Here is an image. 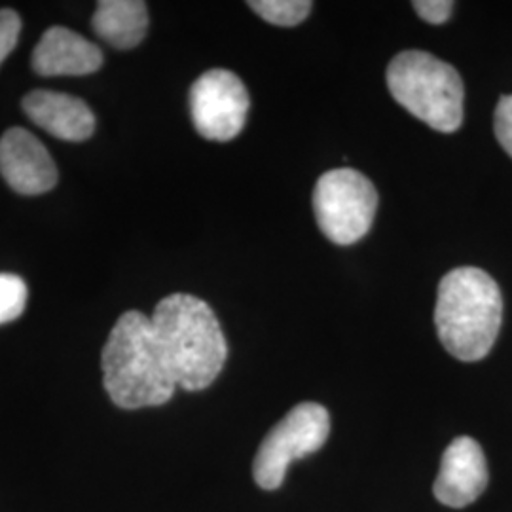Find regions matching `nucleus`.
I'll return each mask as SVG.
<instances>
[{"label":"nucleus","instance_id":"nucleus-1","mask_svg":"<svg viewBox=\"0 0 512 512\" xmlns=\"http://www.w3.org/2000/svg\"><path fill=\"white\" fill-rule=\"evenodd\" d=\"M150 321L177 387L202 391L219 378L228 344L207 302L192 294H171L156 306Z\"/></svg>","mask_w":512,"mask_h":512},{"label":"nucleus","instance_id":"nucleus-2","mask_svg":"<svg viewBox=\"0 0 512 512\" xmlns=\"http://www.w3.org/2000/svg\"><path fill=\"white\" fill-rule=\"evenodd\" d=\"M101 366L112 403L126 410L162 406L177 389L152 321L141 311H126L116 321L103 348Z\"/></svg>","mask_w":512,"mask_h":512},{"label":"nucleus","instance_id":"nucleus-3","mask_svg":"<svg viewBox=\"0 0 512 512\" xmlns=\"http://www.w3.org/2000/svg\"><path fill=\"white\" fill-rule=\"evenodd\" d=\"M503 321V296L492 275L458 268L442 277L435 308L440 342L459 361L475 363L494 348Z\"/></svg>","mask_w":512,"mask_h":512},{"label":"nucleus","instance_id":"nucleus-4","mask_svg":"<svg viewBox=\"0 0 512 512\" xmlns=\"http://www.w3.org/2000/svg\"><path fill=\"white\" fill-rule=\"evenodd\" d=\"M387 88L393 99L429 128L452 133L463 122V82L458 71L439 57L408 50L387 67Z\"/></svg>","mask_w":512,"mask_h":512},{"label":"nucleus","instance_id":"nucleus-5","mask_svg":"<svg viewBox=\"0 0 512 512\" xmlns=\"http://www.w3.org/2000/svg\"><path fill=\"white\" fill-rule=\"evenodd\" d=\"M376 209L378 192L374 184L355 169H332L315 184V219L321 232L336 245H351L365 238Z\"/></svg>","mask_w":512,"mask_h":512},{"label":"nucleus","instance_id":"nucleus-6","mask_svg":"<svg viewBox=\"0 0 512 512\" xmlns=\"http://www.w3.org/2000/svg\"><path fill=\"white\" fill-rule=\"evenodd\" d=\"M330 433V416L325 406L300 403L275 425L256 452L253 475L262 490H277L294 459L321 450Z\"/></svg>","mask_w":512,"mask_h":512},{"label":"nucleus","instance_id":"nucleus-7","mask_svg":"<svg viewBox=\"0 0 512 512\" xmlns=\"http://www.w3.org/2000/svg\"><path fill=\"white\" fill-rule=\"evenodd\" d=\"M190 112L202 137L226 143L238 137L245 126L249 93L238 74L211 69L190 88Z\"/></svg>","mask_w":512,"mask_h":512},{"label":"nucleus","instance_id":"nucleus-8","mask_svg":"<svg viewBox=\"0 0 512 512\" xmlns=\"http://www.w3.org/2000/svg\"><path fill=\"white\" fill-rule=\"evenodd\" d=\"M0 175L12 190L25 196L44 194L57 183L50 152L23 128H10L0 139Z\"/></svg>","mask_w":512,"mask_h":512},{"label":"nucleus","instance_id":"nucleus-9","mask_svg":"<svg viewBox=\"0 0 512 512\" xmlns=\"http://www.w3.org/2000/svg\"><path fill=\"white\" fill-rule=\"evenodd\" d=\"M488 486V463L480 444L471 437L454 440L440 461L433 492L442 505L463 509L482 495Z\"/></svg>","mask_w":512,"mask_h":512},{"label":"nucleus","instance_id":"nucleus-10","mask_svg":"<svg viewBox=\"0 0 512 512\" xmlns=\"http://www.w3.org/2000/svg\"><path fill=\"white\" fill-rule=\"evenodd\" d=\"M31 63L42 76H84L103 65V52L71 29L52 27L40 38Z\"/></svg>","mask_w":512,"mask_h":512},{"label":"nucleus","instance_id":"nucleus-11","mask_svg":"<svg viewBox=\"0 0 512 512\" xmlns=\"http://www.w3.org/2000/svg\"><path fill=\"white\" fill-rule=\"evenodd\" d=\"M27 116L61 141L80 143L93 135L95 118L90 107L67 93L37 90L23 99Z\"/></svg>","mask_w":512,"mask_h":512},{"label":"nucleus","instance_id":"nucleus-12","mask_svg":"<svg viewBox=\"0 0 512 512\" xmlns=\"http://www.w3.org/2000/svg\"><path fill=\"white\" fill-rule=\"evenodd\" d=\"M95 35L112 48L131 50L148 31V10L143 0H101L92 18Z\"/></svg>","mask_w":512,"mask_h":512},{"label":"nucleus","instance_id":"nucleus-13","mask_svg":"<svg viewBox=\"0 0 512 512\" xmlns=\"http://www.w3.org/2000/svg\"><path fill=\"white\" fill-rule=\"evenodd\" d=\"M249 6L262 19L279 27H294L310 16V0H251Z\"/></svg>","mask_w":512,"mask_h":512},{"label":"nucleus","instance_id":"nucleus-14","mask_svg":"<svg viewBox=\"0 0 512 512\" xmlns=\"http://www.w3.org/2000/svg\"><path fill=\"white\" fill-rule=\"evenodd\" d=\"M27 304V285L14 274H0V325L18 319Z\"/></svg>","mask_w":512,"mask_h":512},{"label":"nucleus","instance_id":"nucleus-15","mask_svg":"<svg viewBox=\"0 0 512 512\" xmlns=\"http://www.w3.org/2000/svg\"><path fill=\"white\" fill-rule=\"evenodd\" d=\"M21 33V19L14 10H0V65L12 54Z\"/></svg>","mask_w":512,"mask_h":512},{"label":"nucleus","instance_id":"nucleus-16","mask_svg":"<svg viewBox=\"0 0 512 512\" xmlns=\"http://www.w3.org/2000/svg\"><path fill=\"white\" fill-rule=\"evenodd\" d=\"M495 137L512 158V95L501 97L494 118Z\"/></svg>","mask_w":512,"mask_h":512},{"label":"nucleus","instance_id":"nucleus-17","mask_svg":"<svg viewBox=\"0 0 512 512\" xmlns=\"http://www.w3.org/2000/svg\"><path fill=\"white\" fill-rule=\"evenodd\" d=\"M416 14L427 23L440 25L446 23L452 12H454V2L452 0H416L412 2Z\"/></svg>","mask_w":512,"mask_h":512}]
</instances>
